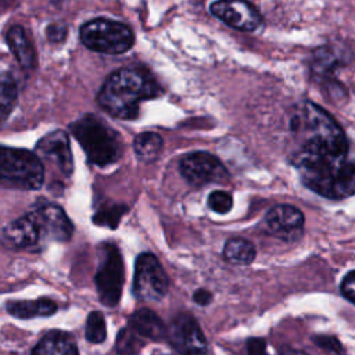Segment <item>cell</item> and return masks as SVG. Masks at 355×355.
<instances>
[{
    "mask_svg": "<svg viewBox=\"0 0 355 355\" xmlns=\"http://www.w3.org/2000/svg\"><path fill=\"white\" fill-rule=\"evenodd\" d=\"M42 236L43 244L49 241H67L73 233V225L58 205H43L31 212Z\"/></svg>",
    "mask_w": 355,
    "mask_h": 355,
    "instance_id": "obj_13",
    "label": "cell"
},
{
    "mask_svg": "<svg viewBox=\"0 0 355 355\" xmlns=\"http://www.w3.org/2000/svg\"><path fill=\"white\" fill-rule=\"evenodd\" d=\"M162 137L154 132L139 133L133 140V150L141 162H154L162 151Z\"/></svg>",
    "mask_w": 355,
    "mask_h": 355,
    "instance_id": "obj_21",
    "label": "cell"
},
{
    "mask_svg": "<svg viewBox=\"0 0 355 355\" xmlns=\"http://www.w3.org/2000/svg\"><path fill=\"white\" fill-rule=\"evenodd\" d=\"M7 312L19 319H29L35 316H50L57 311V304L49 298L39 300H18L7 301Z\"/></svg>",
    "mask_w": 355,
    "mask_h": 355,
    "instance_id": "obj_19",
    "label": "cell"
},
{
    "mask_svg": "<svg viewBox=\"0 0 355 355\" xmlns=\"http://www.w3.org/2000/svg\"><path fill=\"white\" fill-rule=\"evenodd\" d=\"M207 202H208V207L216 212V214H227L232 207H233V197L229 191H225V190H215V191H211L208 198H207Z\"/></svg>",
    "mask_w": 355,
    "mask_h": 355,
    "instance_id": "obj_27",
    "label": "cell"
},
{
    "mask_svg": "<svg viewBox=\"0 0 355 355\" xmlns=\"http://www.w3.org/2000/svg\"><path fill=\"white\" fill-rule=\"evenodd\" d=\"M291 164L302 184L324 198L343 200L355 194V161L344 154L297 148Z\"/></svg>",
    "mask_w": 355,
    "mask_h": 355,
    "instance_id": "obj_1",
    "label": "cell"
},
{
    "mask_svg": "<svg viewBox=\"0 0 355 355\" xmlns=\"http://www.w3.org/2000/svg\"><path fill=\"white\" fill-rule=\"evenodd\" d=\"M144 345L143 337H140L136 331H133L129 326L123 327L115 341V348L118 355H136Z\"/></svg>",
    "mask_w": 355,
    "mask_h": 355,
    "instance_id": "obj_24",
    "label": "cell"
},
{
    "mask_svg": "<svg viewBox=\"0 0 355 355\" xmlns=\"http://www.w3.org/2000/svg\"><path fill=\"white\" fill-rule=\"evenodd\" d=\"M340 290H341V294H343L348 301H351L352 304H355V270L348 272V273L343 277L341 284H340Z\"/></svg>",
    "mask_w": 355,
    "mask_h": 355,
    "instance_id": "obj_30",
    "label": "cell"
},
{
    "mask_svg": "<svg viewBox=\"0 0 355 355\" xmlns=\"http://www.w3.org/2000/svg\"><path fill=\"white\" fill-rule=\"evenodd\" d=\"M279 355H308L306 352L304 351H300V349H295V348H291V347H283L279 352Z\"/></svg>",
    "mask_w": 355,
    "mask_h": 355,
    "instance_id": "obj_33",
    "label": "cell"
},
{
    "mask_svg": "<svg viewBox=\"0 0 355 355\" xmlns=\"http://www.w3.org/2000/svg\"><path fill=\"white\" fill-rule=\"evenodd\" d=\"M82 43L92 51L101 54H122L135 43L132 29L110 18H94L79 29Z\"/></svg>",
    "mask_w": 355,
    "mask_h": 355,
    "instance_id": "obj_6",
    "label": "cell"
},
{
    "mask_svg": "<svg viewBox=\"0 0 355 355\" xmlns=\"http://www.w3.org/2000/svg\"><path fill=\"white\" fill-rule=\"evenodd\" d=\"M1 237L3 241L12 248L33 250L40 248L43 245L39 229L31 212L7 225L3 230Z\"/></svg>",
    "mask_w": 355,
    "mask_h": 355,
    "instance_id": "obj_15",
    "label": "cell"
},
{
    "mask_svg": "<svg viewBox=\"0 0 355 355\" xmlns=\"http://www.w3.org/2000/svg\"><path fill=\"white\" fill-rule=\"evenodd\" d=\"M211 12L226 25L245 32L257 29L262 22L258 10L245 0H218L211 4Z\"/></svg>",
    "mask_w": 355,
    "mask_h": 355,
    "instance_id": "obj_12",
    "label": "cell"
},
{
    "mask_svg": "<svg viewBox=\"0 0 355 355\" xmlns=\"http://www.w3.org/2000/svg\"><path fill=\"white\" fill-rule=\"evenodd\" d=\"M312 341L329 355H344V347L336 336L316 334L312 336Z\"/></svg>",
    "mask_w": 355,
    "mask_h": 355,
    "instance_id": "obj_28",
    "label": "cell"
},
{
    "mask_svg": "<svg viewBox=\"0 0 355 355\" xmlns=\"http://www.w3.org/2000/svg\"><path fill=\"white\" fill-rule=\"evenodd\" d=\"M67 35H68V26L62 22H54L46 28V36L51 43H62Z\"/></svg>",
    "mask_w": 355,
    "mask_h": 355,
    "instance_id": "obj_29",
    "label": "cell"
},
{
    "mask_svg": "<svg viewBox=\"0 0 355 355\" xmlns=\"http://www.w3.org/2000/svg\"><path fill=\"white\" fill-rule=\"evenodd\" d=\"M128 326L143 338L154 341L166 338V326L155 312L147 308L133 312L128 320Z\"/></svg>",
    "mask_w": 355,
    "mask_h": 355,
    "instance_id": "obj_16",
    "label": "cell"
},
{
    "mask_svg": "<svg viewBox=\"0 0 355 355\" xmlns=\"http://www.w3.org/2000/svg\"><path fill=\"white\" fill-rule=\"evenodd\" d=\"M87 159L97 166L116 162L122 155V140L116 130L94 114H85L69 126Z\"/></svg>",
    "mask_w": 355,
    "mask_h": 355,
    "instance_id": "obj_4",
    "label": "cell"
},
{
    "mask_svg": "<svg viewBox=\"0 0 355 355\" xmlns=\"http://www.w3.org/2000/svg\"><path fill=\"white\" fill-rule=\"evenodd\" d=\"M341 65V55L336 49L322 47L315 51L312 72L319 80H327L333 76L334 71Z\"/></svg>",
    "mask_w": 355,
    "mask_h": 355,
    "instance_id": "obj_20",
    "label": "cell"
},
{
    "mask_svg": "<svg viewBox=\"0 0 355 355\" xmlns=\"http://www.w3.org/2000/svg\"><path fill=\"white\" fill-rule=\"evenodd\" d=\"M169 288V279L157 259L150 252H143L135 263L133 294L141 301H159Z\"/></svg>",
    "mask_w": 355,
    "mask_h": 355,
    "instance_id": "obj_8",
    "label": "cell"
},
{
    "mask_svg": "<svg viewBox=\"0 0 355 355\" xmlns=\"http://www.w3.org/2000/svg\"><path fill=\"white\" fill-rule=\"evenodd\" d=\"M35 154L44 161L55 164L62 175L71 176L73 171V158L68 135L58 129L43 136L35 148Z\"/></svg>",
    "mask_w": 355,
    "mask_h": 355,
    "instance_id": "obj_14",
    "label": "cell"
},
{
    "mask_svg": "<svg viewBox=\"0 0 355 355\" xmlns=\"http://www.w3.org/2000/svg\"><path fill=\"white\" fill-rule=\"evenodd\" d=\"M247 355H270L268 352V345L263 338L259 337H251L247 340L245 344Z\"/></svg>",
    "mask_w": 355,
    "mask_h": 355,
    "instance_id": "obj_31",
    "label": "cell"
},
{
    "mask_svg": "<svg viewBox=\"0 0 355 355\" xmlns=\"http://www.w3.org/2000/svg\"><path fill=\"white\" fill-rule=\"evenodd\" d=\"M6 42L22 68L36 67V51L25 29L21 25H12L6 33Z\"/></svg>",
    "mask_w": 355,
    "mask_h": 355,
    "instance_id": "obj_17",
    "label": "cell"
},
{
    "mask_svg": "<svg viewBox=\"0 0 355 355\" xmlns=\"http://www.w3.org/2000/svg\"><path fill=\"white\" fill-rule=\"evenodd\" d=\"M32 355H79L73 338L61 330H51L36 344Z\"/></svg>",
    "mask_w": 355,
    "mask_h": 355,
    "instance_id": "obj_18",
    "label": "cell"
},
{
    "mask_svg": "<svg viewBox=\"0 0 355 355\" xmlns=\"http://www.w3.org/2000/svg\"><path fill=\"white\" fill-rule=\"evenodd\" d=\"M182 176L191 186L200 187L209 183H225L229 173L220 159L205 151L186 154L179 164Z\"/></svg>",
    "mask_w": 355,
    "mask_h": 355,
    "instance_id": "obj_9",
    "label": "cell"
},
{
    "mask_svg": "<svg viewBox=\"0 0 355 355\" xmlns=\"http://www.w3.org/2000/svg\"><path fill=\"white\" fill-rule=\"evenodd\" d=\"M128 211V207L125 205H111L108 208H104L94 214L93 222L98 226H107L110 229H115L122 218V215Z\"/></svg>",
    "mask_w": 355,
    "mask_h": 355,
    "instance_id": "obj_26",
    "label": "cell"
},
{
    "mask_svg": "<svg viewBox=\"0 0 355 355\" xmlns=\"http://www.w3.org/2000/svg\"><path fill=\"white\" fill-rule=\"evenodd\" d=\"M85 337L87 341L98 344L103 343L107 337V327H105V319L101 312L93 311L89 313L86 320V329H85Z\"/></svg>",
    "mask_w": 355,
    "mask_h": 355,
    "instance_id": "obj_25",
    "label": "cell"
},
{
    "mask_svg": "<svg viewBox=\"0 0 355 355\" xmlns=\"http://www.w3.org/2000/svg\"><path fill=\"white\" fill-rule=\"evenodd\" d=\"M166 338L180 355H208L207 338L189 312L178 313L172 319L166 327Z\"/></svg>",
    "mask_w": 355,
    "mask_h": 355,
    "instance_id": "obj_10",
    "label": "cell"
},
{
    "mask_svg": "<svg viewBox=\"0 0 355 355\" xmlns=\"http://www.w3.org/2000/svg\"><path fill=\"white\" fill-rule=\"evenodd\" d=\"M123 279V261L119 250L114 244L104 245L103 258L94 277L98 300L103 305L115 306L119 302Z\"/></svg>",
    "mask_w": 355,
    "mask_h": 355,
    "instance_id": "obj_7",
    "label": "cell"
},
{
    "mask_svg": "<svg viewBox=\"0 0 355 355\" xmlns=\"http://www.w3.org/2000/svg\"><path fill=\"white\" fill-rule=\"evenodd\" d=\"M290 130L298 148L327 150L348 154V141L340 125L319 105L300 103L290 118Z\"/></svg>",
    "mask_w": 355,
    "mask_h": 355,
    "instance_id": "obj_3",
    "label": "cell"
},
{
    "mask_svg": "<svg viewBox=\"0 0 355 355\" xmlns=\"http://www.w3.org/2000/svg\"><path fill=\"white\" fill-rule=\"evenodd\" d=\"M161 92V86L146 69L121 68L105 79L97 94V103L114 118L135 119L140 103L158 97Z\"/></svg>",
    "mask_w": 355,
    "mask_h": 355,
    "instance_id": "obj_2",
    "label": "cell"
},
{
    "mask_svg": "<svg viewBox=\"0 0 355 355\" xmlns=\"http://www.w3.org/2000/svg\"><path fill=\"white\" fill-rule=\"evenodd\" d=\"M193 301L201 306H205L212 301V293L205 288H198L193 294Z\"/></svg>",
    "mask_w": 355,
    "mask_h": 355,
    "instance_id": "obj_32",
    "label": "cell"
},
{
    "mask_svg": "<svg viewBox=\"0 0 355 355\" xmlns=\"http://www.w3.org/2000/svg\"><path fill=\"white\" fill-rule=\"evenodd\" d=\"M304 214L290 204H277L265 216L268 232L287 243L298 241L304 236Z\"/></svg>",
    "mask_w": 355,
    "mask_h": 355,
    "instance_id": "obj_11",
    "label": "cell"
},
{
    "mask_svg": "<svg viewBox=\"0 0 355 355\" xmlns=\"http://www.w3.org/2000/svg\"><path fill=\"white\" fill-rule=\"evenodd\" d=\"M255 255L254 244L241 237L229 239L223 245V258L234 265H250Z\"/></svg>",
    "mask_w": 355,
    "mask_h": 355,
    "instance_id": "obj_22",
    "label": "cell"
},
{
    "mask_svg": "<svg viewBox=\"0 0 355 355\" xmlns=\"http://www.w3.org/2000/svg\"><path fill=\"white\" fill-rule=\"evenodd\" d=\"M44 180L42 159L25 148L0 146V186L37 190Z\"/></svg>",
    "mask_w": 355,
    "mask_h": 355,
    "instance_id": "obj_5",
    "label": "cell"
},
{
    "mask_svg": "<svg viewBox=\"0 0 355 355\" xmlns=\"http://www.w3.org/2000/svg\"><path fill=\"white\" fill-rule=\"evenodd\" d=\"M18 98V86L14 76L10 72L0 75V125L12 112Z\"/></svg>",
    "mask_w": 355,
    "mask_h": 355,
    "instance_id": "obj_23",
    "label": "cell"
}]
</instances>
